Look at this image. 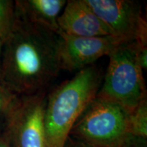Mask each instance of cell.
I'll use <instances>...</instances> for the list:
<instances>
[{"label": "cell", "mask_w": 147, "mask_h": 147, "mask_svg": "<svg viewBox=\"0 0 147 147\" xmlns=\"http://www.w3.org/2000/svg\"><path fill=\"white\" fill-rule=\"evenodd\" d=\"M18 97L0 82V117L6 118Z\"/></svg>", "instance_id": "obj_12"}, {"label": "cell", "mask_w": 147, "mask_h": 147, "mask_svg": "<svg viewBox=\"0 0 147 147\" xmlns=\"http://www.w3.org/2000/svg\"><path fill=\"white\" fill-rule=\"evenodd\" d=\"M114 36L147 45V23L138 1L84 0Z\"/></svg>", "instance_id": "obj_6"}, {"label": "cell", "mask_w": 147, "mask_h": 147, "mask_svg": "<svg viewBox=\"0 0 147 147\" xmlns=\"http://www.w3.org/2000/svg\"><path fill=\"white\" fill-rule=\"evenodd\" d=\"M140 45L124 42L108 55L109 63L97 97L118 104L129 112L146 100L144 70L138 59Z\"/></svg>", "instance_id": "obj_3"}, {"label": "cell", "mask_w": 147, "mask_h": 147, "mask_svg": "<svg viewBox=\"0 0 147 147\" xmlns=\"http://www.w3.org/2000/svg\"><path fill=\"white\" fill-rule=\"evenodd\" d=\"M61 32L76 37L114 36L84 0H69L57 18Z\"/></svg>", "instance_id": "obj_8"}, {"label": "cell", "mask_w": 147, "mask_h": 147, "mask_svg": "<svg viewBox=\"0 0 147 147\" xmlns=\"http://www.w3.org/2000/svg\"><path fill=\"white\" fill-rule=\"evenodd\" d=\"M59 45V35L16 12L12 32L3 44L0 82L18 97L46 91L61 70Z\"/></svg>", "instance_id": "obj_1"}, {"label": "cell", "mask_w": 147, "mask_h": 147, "mask_svg": "<svg viewBox=\"0 0 147 147\" xmlns=\"http://www.w3.org/2000/svg\"><path fill=\"white\" fill-rule=\"evenodd\" d=\"M15 19V1L0 0V40L3 44L12 33Z\"/></svg>", "instance_id": "obj_11"}, {"label": "cell", "mask_w": 147, "mask_h": 147, "mask_svg": "<svg viewBox=\"0 0 147 147\" xmlns=\"http://www.w3.org/2000/svg\"><path fill=\"white\" fill-rule=\"evenodd\" d=\"M59 59L61 69L81 70L93 65L103 56H108L125 40L115 36L76 37L61 32Z\"/></svg>", "instance_id": "obj_7"}, {"label": "cell", "mask_w": 147, "mask_h": 147, "mask_svg": "<svg viewBox=\"0 0 147 147\" xmlns=\"http://www.w3.org/2000/svg\"><path fill=\"white\" fill-rule=\"evenodd\" d=\"M123 147H147V139L129 135Z\"/></svg>", "instance_id": "obj_13"}, {"label": "cell", "mask_w": 147, "mask_h": 147, "mask_svg": "<svg viewBox=\"0 0 147 147\" xmlns=\"http://www.w3.org/2000/svg\"><path fill=\"white\" fill-rule=\"evenodd\" d=\"M66 2L65 0L16 1L15 10L18 15L27 21L59 35L61 31L57 25V18Z\"/></svg>", "instance_id": "obj_9"}, {"label": "cell", "mask_w": 147, "mask_h": 147, "mask_svg": "<svg viewBox=\"0 0 147 147\" xmlns=\"http://www.w3.org/2000/svg\"><path fill=\"white\" fill-rule=\"evenodd\" d=\"M128 124L130 135L147 139V99L130 112Z\"/></svg>", "instance_id": "obj_10"}, {"label": "cell", "mask_w": 147, "mask_h": 147, "mask_svg": "<svg viewBox=\"0 0 147 147\" xmlns=\"http://www.w3.org/2000/svg\"><path fill=\"white\" fill-rule=\"evenodd\" d=\"M2 47H3V42L0 40V57H1V51H2Z\"/></svg>", "instance_id": "obj_16"}, {"label": "cell", "mask_w": 147, "mask_h": 147, "mask_svg": "<svg viewBox=\"0 0 147 147\" xmlns=\"http://www.w3.org/2000/svg\"><path fill=\"white\" fill-rule=\"evenodd\" d=\"M47 91L18 97L9 112V135L16 147H46L45 112Z\"/></svg>", "instance_id": "obj_5"}, {"label": "cell", "mask_w": 147, "mask_h": 147, "mask_svg": "<svg viewBox=\"0 0 147 147\" xmlns=\"http://www.w3.org/2000/svg\"><path fill=\"white\" fill-rule=\"evenodd\" d=\"M0 147H11L8 138H0Z\"/></svg>", "instance_id": "obj_15"}, {"label": "cell", "mask_w": 147, "mask_h": 147, "mask_svg": "<svg viewBox=\"0 0 147 147\" xmlns=\"http://www.w3.org/2000/svg\"><path fill=\"white\" fill-rule=\"evenodd\" d=\"M64 147H95L91 145L88 144L87 143L82 142L79 140L75 139L74 138L69 136L66 141Z\"/></svg>", "instance_id": "obj_14"}, {"label": "cell", "mask_w": 147, "mask_h": 147, "mask_svg": "<svg viewBox=\"0 0 147 147\" xmlns=\"http://www.w3.org/2000/svg\"><path fill=\"white\" fill-rule=\"evenodd\" d=\"M129 113L118 104L96 97L76 121L69 136L95 147H123L130 135Z\"/></svg>", "instance_id": "obj_4"}, {"label": "cell", "mask_w": 147, "mask_h": 147, "mask_svg": "<svg viewBox=\"0 0 147 147\" xmlns=\"http://www.w3.org/2000/svg\"><path fill=\"white\" fill-rule=\"evenodd\" d=\"M102 80V70L93 64L61 82L47 95L46 147H64L74 125L96 97Z\"/></svg>", "instance_id": "obj_2"}]
</instances>
